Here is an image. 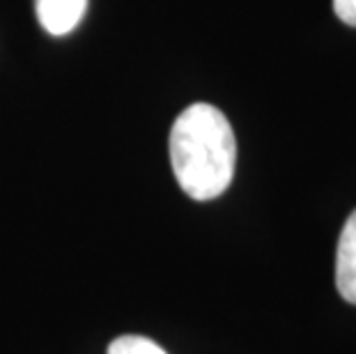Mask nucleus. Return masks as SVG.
Wrapping results in <instances>:
<instances>
[{"instance_id": "1", "label": "nucleus", "mask_w": 356, "mask_h": 354, "mask_svg": "<svg viewBox=\"0 0 356 354\" xmlns=\"http://www.w3.org/2000/svg\"><path fill=\"white\" fill-rule=\"evenodd\" d=\"M170 166L188 198L214 200L228 191L237 166V140L228 118L211 104H191L172 122Z\"/></svg>"}, {"instance_id": "2", "label": "nucleus", "mask_w": 356, "mask_h": 354, "mask_svg": "<svg viewBox=\"0 0 356 354\" xmlns=\"http://www.w3.org/2000/svg\"><path fill=\"white\" fill-rule=\"evenodd\" d=\"M88 0H35V12L40 26L49 35H70L86 17Z\"/></svg>"}, {"instance_id": "3", "label": "nucleus", "mask_w": 356, "mask_h": 354, "mask_svg": "<svg viewBox=\"0 0 356 354\" xmlns=\"http://www.w3.org/2000/svg\"><path fill=\"white\" fill-rule=\"evenodd\" d=\"M336 285L340 297L356 304V209L347 216L336 251Z\"/></svg>"}, {"instance_id": "4", "label": "nucleus", "mask_w": 356, "mask_h": 354, "mask_svg": "<svg viewBox=\"0 0 356 354\" xmlns=\"http://www.w3.org/2000/svg\"><path fill=\"white\" fill-rule=\"evenodd\" d=\"M108 354H168L145 336H120L108 345Z\"/></svg>"}, {"instance_id": "5", "label": "nucleus", "mask_w": 356, "mask_h": 354, "mask_svg": "<svg viewBox=\"0 0 356 354\" xmlns=\"http://www.w3.org/2000/svg\"><path fill=\"white\" fill-rule=\"evenodd\" d=\"M333 12L343 24L356 28V0H333Z\"/></svg>"}]
</instances>
